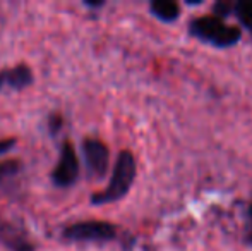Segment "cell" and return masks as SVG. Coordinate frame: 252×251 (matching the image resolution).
Listing matches in <instances>:
<instances>
[{
  "label": "cell",
  "instance_id": "6da1fadb",
  "mask_svg": "<svg viewBox=\"0 0 252 251\" xmlns=\"http://www.w3.org/2000/svg\"><path fill=\"white\" fill-rule=\"evenodd\" d=\"M137 165L136 158L129 150L120 151L119 158H117L115 165L112 171V179H110L108 186L101 191V193L93 194L91 203L93 205H108L113 201H119L129 193L130 186H132L134 179H136Z\"/></svg>",
  "mask_w": 252,
  "mask_h": 251
},
{
  "label": "cell",
  "instance_id": "7a4b0ae2",
  "mask_svg": "<svg viewBox=\"0 0 252 251\" xmlns=\"http://www.w3.org/2000/svg\"><path fill=\"white\" fill-rule=\"evenodd\" d=\"M189 33L194 38L211 43L216 48H228L240 41L242 31L237 26H228L216 16H202L190 23Z\"/></svg>",
  "mask_w": 252,
  "mask_h": 251
},
{
  "label": "cell",
  "instance_id": "3957f363",
  "mask_svg": "<svg viewBox=\"0 0 252 251\" xmlns=\"http://www.w3.org/2000/svg\"><path fill=\"white\" fill-rule=\"evenodd\" d=\"M63 238L79 243H108L117 238V229L110 222L84 220L65 227Z\"/></svg>",
  "mask_w": 252,
  "mask_h": 251
},
{
  "label": "cell",
  "instance_id": "277c9868",
  "mask_svg": "<svg viewBox=\"0 0 252 251\" xmlns=\"http://www.w3.org/2000/svg\"><path fill=\"white\" fill-rule=\"evenodd\" d=\"M77 176H79V160H77L76 150L69 141H65L62 144L59 164L53 171L52 179L59 188H69L76 182Z\"/></svg>",
  "mask_w": 252,
  "mask_h": 251
},
{
  "label": "cell",
  "instance_id": "5b68a950",
  "mask_svg": "<svg viewBox=\"0 0 252 251\" xmlns=\"http://www.w3.org/2000/svg\"><path fill=\"white\" fill-rule=\"evenodd\" d=\"M83 157L86 169L94 178H103L110 165V151L105 143L94 138H88L83 141Z\"/></svg>",
  "mask_w": 252,
  "mask_h": 251
},
{
  "label": "cell",
  "instance_id": "8992f818",
  "mask_svg": "<svg viewBox=\"0 0 252 251\" xmlns=\"http://www.w3.org/2000/svg\"><path fill=\"white\" fill-rule=\"evenodd\" d=\"M33 83V72L28 66L9 67L0 71V91L2 90H23Z\"/></svg>",
  "mask_w": 252,
  "mask_h": 251
},
{
  "label": "cell",
  "instance_id": "52a82bcc",
  "mask_svg": "<svg viewBox=\"0 0 252 251\" xmlns=\"http://www.w3.org/2000/svg\"><path fill=\"white\" fill-rule=\"evenodd\" d=\"M150 10L161 23H175L180 17V5L173 0H153L150 3Z\"/></svg>",
  "mask_w": 252,
  "mask_h": 251
},
{
  "label": "cell",
  "instance_id": "ba28073f",
  "mask_svg": "<svg viewBox=\"0 0 252 251\" xmlns=\"http://www.w3.org/2000/svg\"><path fill=\"white\" fill-rule=\"evenodd\" d=\"M233 14L246 30H252V0H240L233 3Z\"/></svg>",
  "mask_w": 252,
  "mask_h": 251
},
{
  "label": "cell",
  "instance_id": "9c48e42d",
  "mask_svg": "<svg viewBox=\"0 0 252 251\" xmlns=\"http://www.w3.org/2000/svg\"><path fill=\"white\" fill-rule=\"evenodd\" d=\"M17 171H19V162H16V160L2 162V164H0V182H2L3 179L10 178V176H14Z\"/></svg>",
  "mask_w": 252,
  "mask_h": 251
},
{
  "label": "cell",
  "instance_id": "30bf717a",
  "mask_svg": "<svg viewBox=\"0 0 252 251\" xmlns=\"http://www.w3.org/2000/svg\"><path fill=\"white\" fill-rule=\"evenodd\" d=\"M213 12H215L213 16L223 19V17L233 14V3H228V2H223V0H220V2H216L215 5H213Z\"/></svg>",
  "mask_w": 252,
  "mask_h": 251
},
{
  "label": "cell",
  "instance_id": "8fae6325",
  "mask_svg": "<svg viewBox=\"0 0 252 251\" xmlns=\"http://www.w3.org/2000/svg\"><path fill=\"white\" fill-rule=\"evenodd\" d=\"M14 144H16V140H2L0 141V155L5 153V151H9Z\"/></svg>",
  "mask_w": 252,
  "mask_h": 251
},
{
  "label": "cell",
  "instance_id": "7c38bea8",
  "mask_svg": "<svg viewBox=\"0 0 252 251\" xmlns=\"http://www.w3.org/2000/svg\"><path fill=\"white\" fill-rule=\"evenodd\" d=\"M88 7H101L103 2H86Z\"/></svg>",
  "mask_w": 252,
  "mask_h": 251
},
{
  "label": "cell",
  "instance_id": "4fadbf2b",
  "mask_svg": "<svg viewBox=\"0 0 252 251\" xmlns=\"http://www.w3.org/2000/svg\"><path fill=\"white\" fill-rule=\"evenodd\" d=\"M249 218H251V220H252V205H251V207H249Z\"/></svg>",
  "mask_w": 252,
  "mask_h": 251
},
{
  "label": "cell",
  "instance_id": "5bb4252c",
  "mask_svg": "<svg viewBox=\"0 0 252 251\" xmlns=\"http://www.w3.org/2000/svg\"><path fill=\"white\" fill-rule=\"evenodd\" d=\"M251 35H252V30H251Z\"/></svg>",
  "mask_w": 252,
  "mask_h": 251
}]
</instances>
